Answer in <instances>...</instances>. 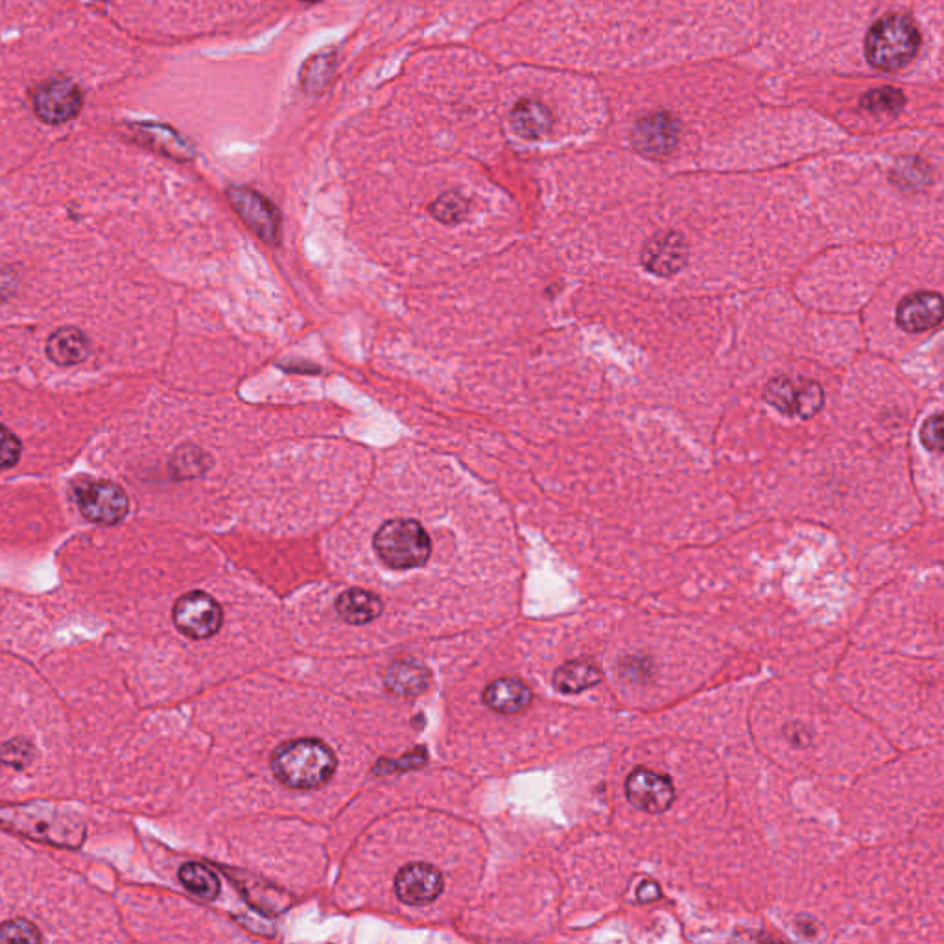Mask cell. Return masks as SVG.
Here are the masks:
<instances>
[{
	"instance_id": "6da1fadb",
	"label": "cell",
	"mask_w": 944,
	"mask_h": 944,
	"mask_svg": "<svg viewBox=\"0 0 944 944\" xmlns=\"http://www.w3.org/2000/svg\"><path fill=\"white\" fill-rule=\"evenodd\" d=\"M270 767L273 777L286 788L310 791L318 790L332 779L338 760L331 745L318 738H297L273 751Z\"/></svg>"
},
{
	"instance_id": "e0dca14e",
	"label": "cell",
	"mask_w": 944,
	"mask_h": 944,
	"mask_svg": "<svg viewBox=\"0 0 944 944\" xmlns=\"http://www.w3.org/2000/svg\"><path fill=\"white\" fill-rule=\"evenodd\" d=\"M677 141V128L670 118L653 117L640 122L635 133L638 148L649 154H668Z\"/></svg>"
},
{
	"instance_id": "7a4b0ae2",
	"label": "cell",
	"mask_w": 944,
	"mask_h": 944,
	"mask_svg": "<svg viewBox=\"0 0 944 944\" xmlns=\"http://www.w3.org/2000/svg\"><path fill=\"white\" fill-rule=\"evenodd\" d=\"M373 552L391 572H410L428 565L434 555V537L419 519L393 517L375 531Z\"/></svg>"
},
{
	"instance_id": "7402d4cb",
	"label": "cell",
	"mask_w": 944,
	"mask_h": 944,
	"mask_svg": "<svg viewBox=\"0 0 944 944\" xmlns=\"http://www.w3.org/2000/svg\"><path fill=\"white\" fill-rule=\"evenodd\" d=\"M43 935L32 922L24 919L0 924V943H41Z\"/></svg>"
},
{
	"instance_id": "5bb4252c",
	"label": "cell",
	"mask_w": 944,
	"mask_h": 944,
	"mask_svg": "<svg viewBox=\"0 0 944 944\" xmlns=\"http://www.w3.org/2000/svg\"><path fill=\"white\" fill-rule=\"evenodd\" d=\"M336 613L340 614L343 622L351 626H366L380 618L384 611L382 600L375 592L364 589H347L336 598Z\"/></svg>"
},
{
	"instance_id": "7c38bea8",
	"label": "cell",
	"mask_w": 944,
	"mask_h": 944,
	"mask_svg": "<svg viewBox=\"0 0 944 944\" xmlns=\"http://www.w3.org/2000/svg\"><path fill=\"white\" fill-rule=\"evenodd\" d=\"M688 257L685 238L675 233L655 236L642 251V262L655 275H673L685 266Z\"/></svg>"
},
{
	"instance_id": "d6986e66",
	"label": "cell",
	"mask_w": 944,
	"mask_h": 944,
	"mask_svg": "<svg viewBox=\"0 0 944 944\" xmlns=\"http://www.w3.org/2000/svg\"><path fill=\"white\" fill-rule=\"evenodd\" d=\"M47 353L59 366H74L89 356V342L78 329H61L48 340Z\"/></svg>"
},
{
	"instance_id": "4fadbf2b",
	"label": "cell",
	"mask_w": 944,
	"mask_h": 944,
	"mask_svg": "<svg viewBox=\"0 0 944 944\" xmlns=\"http://www.w3.org/2000/svg\"><path fill=\"white\" fill-rule=\"evenodd\" d=\"M533 701L530 686L517 677H500L484 690V703L498 714H519Z\"/></svg>"
},
{
	"instance_id": "8fae6325",
	"label": "cell",
	"mask_w": 944,
	"mask_h": 944,
	"mask_svg": "<svg viewBox=\"0 0 944 944\" xmlns=\"http://www.w3.org/2000/svg\"><path fill=\"white\" fill-rule=\"evenodd\" d=\"M943 319V297L937 292H915L904 297L897 307V323L902 331L926 332Z\"/></svg>"
},
{
	"instance_id": "3957f363",
	"label": "cell",
	"mask_w": 944,
	"mask_h": 944,
	"mask_svg": "<svg viewBox=\"0 0 944 944\" xmlns=\"http://www.w3.org/2000/svg\"><path fill=\"white\" fill-rule=\"evenodd\" d=\"M921 36L915 23L906 15H889L869 30L865 39V56L880 71H900L915 58Z\"/></svg>"
},
{
	"instance_id": "2e32d148",
	"label": "cell",
	"mask_w": 944,
	"mask_h": 944,
	"mask_svg": "<svg viewBox=\"0 0 944 944\" xmlns=\"http://www.w3.org/2000/svg\"><path fill=\"white\" fill-rule=\"evenodd\" d=\"M511 130L522 139H539L552 130L554 117L548 107L535 100H522L511 111Z\"/></svg>"
},
{
	"instance_id": "cb8c5ba5",
	"label": "cell",
	"mask_w": 944,
	"mask_h": 944,
	"mask_svg": "<svg viewBox=\"0 0 944 944\" xmlns=\"http://www.w3.org/2000/svg\"><path fill=\"white\" fill-rule=\"evenodd\" d=\"M432 213H434V216L439 218L441 222H445V224L458 222V220L463 218V214L467 213V201L463 200L460 194L450 192V194L441 196V198L432 205Z\"/></svg>"
},
{
	"instance_id": "4316f807",
	"label": "cell",
	"mask_w": 944,
	"mask_h": 944,
	"mask_svg": "<svg viewBox=\"0 0 944 944\" xmlns=\"http://www.w3.org/2000/svg\"><path fill=\"white\" fill-rule=\"evenodd\" d=\"M0 760L4 764H10L13 767L26 766L32 760V745L26 744V742H13V744L6 745L0 753Z\"/></svg>"
},
{
	"instance_id": "f1b7e54d",
	"label": "cell",
	"mask_w": 944,
	"mask_h": 944,
	"mask_svg": "<svg viewBox=\"0 0 944 944\" xmlns=\"http://www.w3.org/2000/svg\"><path fill=\"white\" fill-rule=\"evenodd\" d=\"M305 2H316V0H305Z\"/></svg>"
},
{
	"instance_id": "ba28073f",
	"label": "cell",
	"mask_w": 944,
	"mask_h": 944,
	"mask_svg": "<svg viewBox=\"0 0 944 944\" xmlns=\"http://www.w3.org/2000/svg\"><path fill=\"white\" fill-rule=\"evenodd\" d=\"M37 117L47 124H63L78 117L82 109L80 89L65 78H54L41 83L34 93Z\"/></svg>"
},
{
	"instance_id": "44dd1931",
	"label": "cell",
	"mask_w": 944,
	"mask_h": 944,
	"mask_svg": "<svg viewBox=\"0 0 944 944\" xmlns=\"http://www.w3.org/2000/svg\"><path fill=\"white\" fill-rule=\"evenodd\" d=\"M334 67H336V59H334V52H321L318 56L310 58L305 69L301 71V85L307 93H318L321 91L329 80H331L332 72H334Z\"/></svg>"
},
{
	"instance_id": "ac0fdd59",
	"label": "cell",
	"mask_w": 944,
	"mask_h": 944,
	"mask_svg": "<svg viewBox=\"0 0 944 944\" xmlns=\"http://www.w3.org/2000/svg\"><path fill=\"white\" fill-rule=\"evenodd\" d=\"M602 673L587 661H570L557 668L554 675V686L563 694H581L589 688L600 685Z\"/></svg>"
},
{
	"instance_id": "603a6c76",
	"label": "cell",
	"mask_w": 944,
	"mask_h": 944,
	"mask_svg": "<svg viewBox=\"0 0 944 944\" xmlns=\"http://www.w3.org/2000/svg\"><path fill=\"white\" fill-rule=\"evenodd\" d=\"M902 102H904L902 93L891 87L869 91L862 98V106L874 113H895L902 106Z\"/></svg>"
},
{
	"instance_id": "5b68a950",
	"label": "cell",
	"mask_w": 944,
	"mask_h": 944,
	"mask_svg": "<svg viewBox=\"0 0 944 944\" xmlns=\"http://www.w3.org/2000/svg\"><path fill=\"white\" fill-rule=\"evenodd\" d=\"M174 624L181 635L192 640L214 637L224 624V609L211 594L192 590L174 605Z\"/></svg>"
},
{
	"instance_id": "484cf974",
	"label": "cell",
	"mask_w": 944,
	"mask_h": 944,
	"mask_svg": "<svg viewBox=\"0 0 944 944\" xmlns=\"http://www.w3.org/2000/svg\"><path fill=\"white\" fill-rule=\"evenodd\" d=\"M921 441L930 452L939 454L943 450V417L939 413L930 417L922 426Z\"/></svg>"
},
{
	"instance_id": "30bf717a",
	"label": "cell",
	"mask_w": 944,
	"mask_h": 944,
	"mask_svg": "<svg viewBox=\"0 0 944 944\" xmlns=\"http://www.w3.org/2000/svg\"><path fill=\"white\" fill-rule=\"evenodd\" d=\"M83 517L96 524H117L126 517L130 502L126 493L115 484L98 482L87 485L78 495Z\"/></svg>"
},
{
	"instance_id": "ffe728a7",
	"label": "cell",
	"mask_w": 944,
	"mask_h": 944,
	"mask_svg": "<svg viewBox=\"0 0 944 944\" xmlns=\"http://www.w3.org/2000/svg\"><path fill=\"white\" fill-rule=\"evenodd\" d=\"M179 880H181V884L189 889L192 895L203 898V900H214L220 895L218 876L209 867H205L201 863H185L179 869Z\"/></svg>"
},
{
	"instance_id": "52a82bcc",
	"label": "cell",
	"mask_w": 944,
	"mask_h": 944,
	"mask_svg": "<svg viewBox=\"0 0 944 944\" xmlns=\"http://www.w3.org/2000/svg\"><path fill=\"white\" fill-rule=\"evenodd\" d=\"M626 793L629 803L646 814H662L675 801L672 779L646 767H638L627 777Z\"/></svg>"
},
{
	"instance_id": "277c9868",
	"label": "cell",
	"mask_w": 944,
	"mask_h": 944,
	"mask_svg": "<svg viewBox=\"0 0 944 944\" xmlns=\"http://www.w3.org/2000/svg\"><path fill=\"white\" fill-rule=\"evenodd\" d=\"M764 399L784 415L810 419L815 413L821 412L825 404V393L814 380L804 377H777L767 384Z\"/></svg>"
},
{
	"instance_id": "9c48e42d",
	"label": "cell",
	"mask_w": 944,
	"mask_h": 944,
	"mask_svg": "<svg viewBox=\"0 0 944 944\" xmlns=\"http://www.w3.org/2000/svg\"><path fill=\"white\" fill-rule=\"evenodd\" d=\"M229 200L235 205L236 213L242 216V220L262 240H266L268 244L277 242L279 227H281V216L270 201L266 200L264 196H260L259 192L246 189V187H231L229 189Z\"/></svg>"
},
{
	"instance_id": "d4e9b609",
	"label": "cell",
	"mask_w": 944,
	"mask_h": 944,
	"mask_svg": "<svg viewBox=\"0 0 944 944\" xmlns=\"http://www.w3.org/2000/svg\"><path fill=\"white\" fill-rule=\"evenodd\" d=\"M21 441L10 430L0 426V471L12 469L21 458Z\"/></svg>"
},
{
	"instance_id": "83f0119b",
	"label": "cell",
	"mask_w": 944,
	"mask_h": 944,
	"mask_svg": "<svg viewBox=\"0 0 944 944\" xmlns=\"http://www.w3.org/2000/svg\"><path fill=\"white\" fill-rule=\"evenodd\" d=\"M638 902L640 904H648V902H655L662 897L661 887L657 882H644V884L638 887L637 891Z\"/></svg>"
},
{
	"instance_id": "8992f818",
	"label": "cell",
	"mask_w": 944,
	"mask_h": 944,
	"mask_svg": "<svg viewBox=\"0 0 944 944\" xmlns=\"http://www.w3.org/2000/svg\"><path fill=\"white\" fill-rule=\"evenodd\" d=\"M393 889L402 904L419 908L436 902L437 898L443 895L445 878L432 863H408L395 874Z\"/></svg>"
},
{
	"instance_id": "9a60e30c",
	"label": "cell",
	"mask_w": 944,
	"mask_h": 944,
	"mask_svg": "<svg viewBox=\"0 0 944 944\" xmlns=\"http://www.w3.org/2000/svg\"><path fill=\"white\" fill-rule=\"evenodd\" d=\"M384 683L391 694L397 696H419L430 685V672L421 662L406 659L395 661L384 675Z\"/></svg>"
}]
</instances>
